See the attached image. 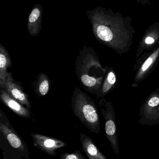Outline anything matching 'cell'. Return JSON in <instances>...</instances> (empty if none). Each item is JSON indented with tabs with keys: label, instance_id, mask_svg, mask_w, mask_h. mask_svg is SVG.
<instances>
[{
	"label": "cell",
	"instance_id": "obj_1",
	"mask_svg": "<svg viewBox=\"0 0 159 159\" xmlns=\"http://www.w3.org/2000/svg\"><path fill=\"white\" fill-rule=\"evenodd\" d=\"M87 16L96 39L118 54L126 53L133 43L135 30L130 16H123L110 8L97 6L88 10Z\"/></svg>",
	"mask_w": 159,
	"mask_h": 159
},
{
	"label": "cell",
	"instance_id": "obj_2",
	"mask_svg": "<svg viewBox=\"0 0 159 159\" xmlns=\"http://www.w3.org/2000/svg\"><path fill=\"white\" fill-rule=\"evenodd\" d=\"M106 72L94 49L84 46L77 57L75 73L84 89L96 94L101 86Z\"/></svg>",
	"mask_w": 159,
	"mask_h": 159
},
{
	"label": "cell",
	"instance_id": "obj_3",
	"mask_svg": "<svg viewBox=\"0 0 159 159\" xmlns=\"http://www.w3.org/2000/svg\"><path fill=\"white\" fill-rule=\"evenodd\" d=\"M71 106L74 115L81 123L91 132L100 134L101 122L98 107L91 97L76 87L71 98Z\"/></svg>",
	"mask_w": 159,
	"mask_h": 159
},
{
	"label": "cell",
	"instance_id": "obj_4",
	"mask_svg": "<svg viewBox=\"0 0 159 159\" xmlns=\"http://www.w3.org/2000/svg\"><path fill=\"white\" fill-rule=\"evenodd\" d=\"M0 134L13 152L12 156L20 159H30L27 144L10 123L5 113L0 109Z\"/></svg>",
	"mask_w": 159,
	"mask_h": 159
},
{
	"label": "cell",
	"instance_id": "obj_5",
	"mask_svg": "<svg viewBox=\"0 0 159 159\" xmlns=\"http://www.w3.org/2000/svg\"><path fill=\"white\" fill-rule=\"evenodd\" d=\"M99 104L105 120V135L109 140L114 152L119 154V144L114 107L111 102H106L104 99L100 100Z\"/></svg>",
	"mask_w": 159,
	"mask_h": 159
},
{
	"label": "cell",
	"instance_id": "obj_6",
	"mask_svg": "<svg viewBox=\"0 0 159 159\" xmlns=\"http://www.w3.org/2000/svg\"><path fill=\"white\" fill-rule=\"evenodd\" d=\"M31 136L35 147L52 157H55L58 154V149L67 145L63 141L40 134L32 133Z\"/></svg>",
	"mask_w": 159,
	"mask_h": 159
},
{
	"label": "cell",
	"instance_id": "obj_7",
	"mask_svg": "<svg viewBox=\"0 0 159 159\" xmlns=\"http://www.w3.org/2000/svg\"><path fill=\"white\" fill-rule=\"evenodd\" d=\"M141 112L140 123L153 126L159 123V94H152L145 103Z\"/></svg>",
	"mask_w": 159,
	"mask_h": 159
},
{
	"label": "cell",
	"instance_id": "obj_8",
	"mask_svg": "<svg viewBox=\"0 0 159 159\" xmlns=\"http://www.w3.org/2000/svg\"><path fill=\"white\" fill-rule=\"evenodd\" d=\"M2 89H4L11 97L18 101L28 109L31 108L28 95L24 92L23 88L19 83L13 78L11 72H8Z\"/></svg>",
	"mask_w": 159,
	"mask_h": 159
},
{
	"label": "cell",
	"instance_id": "obj_9",
	"mask_svg": "<svg viewBox=\"0 0 159 159\" xmlns=\"http://www.w3.org/2000/svg\"><path fill=\"white\" fill-rule=\"evenodd\" d=\"M159 42V22H154L147 28L138 47L137 56L144 50L151 49Z\"/></svg>",
	"mask_w": 159,
	"mask_h": 159
},
{
	"label": "cell",
	"instance_id": "obj_10",
	"mask_svg": "<svg viewBox=\"0 0 159 159\" xmlns=\"http://www.w3.org/2000/svg\"><path fill=\"white\" fill-rule=\"evenodd\" d=\"M0 99L7 107L14 113L24 118H30L32 113L29 109L11 97L3 89H1Z\"/></svg>",
	"mask_w": 159,
	"mask_h": 159
},
{
	"label": "cell",
	"instance_id": "obj_11",
	"mask_svg": "<svg viewBox=\"0 0 159 159\" xmlns=\"http://www.w3.org/2000/svg\"><path fill=\"white\" fill-rule=\"evenodd\" d=\"M43 7L39 3L34 5L29 14L27 27L29 34L36 36L40 33L42 29Z\"/></svg>",
	"mask_w": 159,
	"mask_h": 159
},
{
	"label": "cell",
	"instance_id": "obj_12",
	"mask_svg": "<svg viewBox=\"0 0 159 159\" xmlns=\"http://www.w3.org/2000/svg\"><path fill=\"white\" fill-rule=\"evenodd\" d=\"M79 139L82 149L89 159H107L88 135L80 133Z\"/></svg>",
	"mask_w": 159,
	"mask_h": 159
},
{
	"label": "cell",
	"instance_id": "obj_13",
	"mask_svg": "<svg viewBox=\"0 0 159 159\" xmlns=\"http://www.w3.org/2000/svg\"><path fill=\"white\" fill-rule=\"evenodd\" d=\"M159 59V47L150 54L146 60L143 65L140 67L136 74L134 80L141 81L147 77L151 72L158 61Z\"/></svg>",
	"mask_w": 159,
	"mask_h": 159
},
{
	"label": "cell",
	"instance_id": "obj_14",
	"mask_svg": "<svg viewBox=\"0 0 159 159\" xmlns=\"http://www.w3.org/2000/svg\"><path fill=\"white\" fill-rule=\"evenodd\" d=\"M12 67L9 53L2 44H0V87L2 89L8 72L7 69Z\"/></svg>",
	"mask_w": 159,
	"mask_h": 159
},
{
	"label": "cell",
	"instance_id": "obj_15",
	"mask_svg": "<svg viewBox=\"0 0 159 159\" xmlns=\"http://www.w3.org/2000/svg\"><path fill=\"white\" fill-rule=\"evenodd\" d=\"M34 87L35 92L38 96L44 97L47 95L50 90V80L45 74H40L34 83Z\"/></svg>",
	"mask_w": 159,
	"mask_h": 159
},
{
	"label": "cell",
	"instance_id": "obj_16",
	"mask_svg": "<svg viewBox=\"0 0 159 159\" xmlns=\"http://www.w3.org/2000/svg\"><path fill=\"white\" fill-rule=\"evenodd\" d=\"M116 82V77L115 72L110 70L106 72L104 79L100 89L96 93L98 98H102L105 95H106L112 88H114V85Z\"/></svg>",
	"mask_w": 159,
	"mask_h": 159
},
{
	"label": "cell",
	"instance_id": "obj_17",
	"mask_svg": "<svg viewBox=\"0 0 159 159\" xmlns=\"http://www.w3.org/2000/svg\"><path fill=\"white\" fill-rule=\"evenodd\" d=\"M60 159H87L79 150H76L72 153H65L61 155Z\"/></svg>",
	"mask_w": 159,
	"mask_h": 159
},
{
	"label": "cell",
	"instance_id": "obj_18",
	"mask_svg": "<svg viewBox=\"0 0 159 159\" xmlns=\"http://www.w3.org/2000/svg\"><path fill=\"white\" fill-rule=\"evenodd\" d=\"M137 2L139 3L140 4L142 5L143 6L146 5H151L150 0H136Z\"/></svg>",
	"mask_w": 159,
	"mask_h": 159
},
{
	"label": "cell",
	"instance_id": "obj_19",
	"mask_svg": "<svg viewBox=\"0 0 159 159\" xmlns=\"http://www.w3.org/2000/svg\"><path fill=\"white\" fill-rule=\"evenodd\" d=\"M2 153L3 155V158L2 159H7V154H6L5 152L2 151Z\"/></svg>",
	"mask_w": 159,
	"mask_h": 159
}]
</instances>
